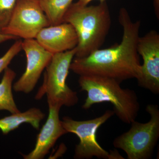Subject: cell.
I'll list each match as a JSON object with an SVG mask.
<instances>
[{"label":"cell","mask_w":159,"mask_h":159,"mask_svg":"<svg viewBox=\"0 0 159 159\" xmlns=\"http://www.w3.org/2000/svg\"><path fill=\"white\" fill-rule=\"evenodd\" d=\"M18 39V38L14 37V36L0 32V44L7 41L12 39Z\"/></svg>","instance_id":"e0dca14e"},{"label":"cell","mask_w":159,"mask_h":159,"mask_svg":"<svg viewBox=\"0 0 159 159\" xmlns=\"http://www.w3.org/2000/svg\"><path fill=\"white\" fill-rule=\"evenodd\" d=\"M48 116L38 135L34 148L28 154H22L24 159H43L57 140L68 133L63 127L59 118L61 107L57 105H48Z\"/></svg>","instance_id":"30bf717a"},{"label":"cell","mask_w":159,"mask_h":159,"mask_svg":"<svg viewBox=\"0 0 159 159\" xmlns=\"http://www.w3.org/2000/svg\"><path fill=\"white\" fill-rule=\"evenodd\" d=\"M18 0H0V32L9 23Z\"/></svg>","instance_id":"9a60e30c"},{"label":"cell","mask_w":159,"mask_h":159,"mask_svg":"<svg viewBox=\"0 0 159 159\" xmlns=\"http://www.w3.org/2000/svg\"><path fill=\"white\" fill-rule=\"evenodd\" d=\"M81 91L87 93L82 108L87 110L92 106L110 102L113 106L114 113L121 121L130 124L136 120L140 110L136 93L133 90L122 89L117 80L97 76H80Z\"/></svg>","instance_id":"3957f363"},{"label":"cell","mask_w":159,"mask_h":159,"mask_svg":"<svg viewBox=\"0 0 159 159\" xmlns=\"http://www.w3.org/2000/svg\"><path fill=\"white\" fill-rule=\"evenodd\" d=\"M114 114L113 111L107 110L100 116L85 121H77L67 116L63 118L61 124L67 132L75 134L79 139V143L75 147L74 158L90 159L93 157L104 159L123 158L117 151H107L100 146L97 139L98 129Z\"/></svg>","instance_id":"8992f818"},{"label":"cell","mask_w":159,"mask_h":159,"mask_svg":"<svg viewBox=\"0 0 159 159\" xmlns=\"http://www.w3.org/2000/svg\"><path fill=\"white\" fill-rule=\"evenodd\" d=\"M16 76L15 72L8 67L4 70L0 82V111H7L11 114L20 112L15 102L12 93V82Z\"/></svg>","instance_id":"4fadbf2b"},{"label":"cell","mask_w":159,"mask_h":159,"mask_svg":"<svg viewBox=\"0 0 159 159\" xmlns=\"http://www.w3.org/2000/svg\"><path fill=\"white\" fill-rule=\"evenodd\" d=\"M63 22L74 27L78 37L75 57L88 56L100 48L110 29L111 19L106 2L97 6H81L72 3Z\"/></svg>","instance_id":"7a4b0ae2"},{"label":"cell","mask_w":159,"mask_h":159,"mask_svg":"<svg viewBox=\"0 0 159 159\" xmlns=\"http://www.w3.org/2000/svg\"><path fill=\"white\" fill-rule=\"evenodd\" d=\"M40 4L48 20L50 25L63 23L66 12L73 0H39Z\"/></svg>","instance_id":"5bb4252c"},{"label":"cell","mask_w":159,"mask_h":159,"mask_svg":"<svg viewBox=\"0 0 159 159\" xmlns=\"http://www.w3.org/2000/svg\"><path fill=\"white\" fill-rule=\"evenodd\" d=\"M118 20L123 29L121 42L107 48L97 49L86 57H75L70 70L79 76H97L121 83L140 76L141 64L137 51L141 21H133L125 8L119 11Z\"/></svg>","instance_id":"6da1fadb"},{"label":"cell","mask_w":159,"mask_h":159,"mask_svg":"<svg viewBox=\"0 0 159 159\" xmlns=\"http://www.w3.org/2000/svg\"><path fill=\"white\" fill-rule=\"evenodd\" d=\"M154 6L155 12L156 14L157 17L159 18V0H154Z\"/></svg>","instance_id":"d6986e66"},{"label":"cell","mask_w":159,"mask_h":159,"mask_svg":"<svg viewBox=\"0 0 159 159\" xmlns=\"http://www.w3.org/2000/svg\"><path fill=\"white\" fill-rule=\"evenodd\" d=\"M39 0H18L2 33L24 39H35L41 30L50 26Z\"/></svg>","instance_id":"52a82bcc"},{"label":"cell","mask_w":159,"mask_h":159,"mask_svg":"<svg viewBox=\"0 0 159 159\" xmlns=\"http://www.w3.org/2000/svg\"><path fill=\"white\" fill-rule=\"evenodd\" d=\"M76 53L75 48L53 54L46 68L43 81L35 96V99H42L46 95L48 105L70 107L77 104V93L72 90L66 84L70 66Z\"/></svg>","instance_id":"277c9868"},{"label":"cell","mask_w":159,"mask_h":159,"mask_svg":"<svg viewBox=\"0 0 159 159\" xmlns=\"http://www.w3.org/2000/svg\"><path fill=\"white\" fill-rule=\"evenodd\" d=\"M35 39L44 48L53 54L72 50L78 44V37L74 27L66 22L43 28Z\"/></svg>","instance_id":"8fae6325"},{"label":"cell","mask_w":159,"mask_h":159,"mask_svg":"<svg viewBox=\"0 0 159 159\" xmlns=\"http://www.w3.org/2000/svg\"><path fill=\"white\" fill-rule=\"evenodd\" d=\"M22 50L25 54L27 66L25 71L14 84L13 88L16 92L28 94L34 89L53 54L44 48L35 39H24Z\"/></svg>","instance_id":"9c48e42d"},{"label":"cell","mask_w":159,"mask_h":159,"mask_svg":"<svg viewBox=\"0 0 159 159\" xmlns=\"http://www.w3.org/2000/svg\"><path fill=\"white\" fill-rule=\"evenodd\" d=\"M45 117V114L36 107H32L23 112L11 114L9 116L0 119V130L4 134H7L25 123L30 124L38 130L40 123Z\"/></svg>","instance_id":"7c38bea8"},{"label":"cell","mask_w":159,"mask_h":159,"mask_svg":"<svg viewBox=\"0 0 159 159\" xmlns=\"http://www.w3.org/2000/svg\"><path fill=\"white\" fill-rule=\"evenodd\" d=\"M137 51L143 61L141 74L137 79L139 86L154 94L159 93V34L151 30L139 37Z\"/></svg>","instance_id":"ba28073f"},{"label":"cell","mask_w":159,"mask_h":159,"mask_svg":"<svg viewBox=\"0 0 159 159\" xmlns=\"http://www.w3.org/2000/svg\"><path fill=\"white\" fill-rule=\"evenodd\" d=\"M146 111L150 118L146 123L134 120L130 129L115 139L116 148L124 151L128 159H148L153 154L159 138V109L148 104Z\"/></svg>","instance_id":"5b68a950"},{"label":"cell","mask_w":159,"mask_h":159,"mask_svg":"<svg viewBox=\"0 0 159 159\" xmlns=\"http://www.w3.org/2000/svg\"><path fill=\"white\" fill-rule=\"evenodd\" d=\"M22 41H16L2 57H0V74L8 67L12 59L22 50Z\"/></svg>","instance_id":"2e32d148"},{"label":"cell","mask_w":159,"mask_h":159,"mask_svg":"<svg viewBox=\"0 0 159 159\" xmlns=\"http://www.w3.org/2000/svg\"><path fill=\"white\" fill-rule=\"evenodd\" d=\"M94 0H78L77 2L75 3L77 5L79 6H88V5ZM100 2H106V0H99Z\"/></svg>","instance_id":"ac0fdd59"}]
</instances>
